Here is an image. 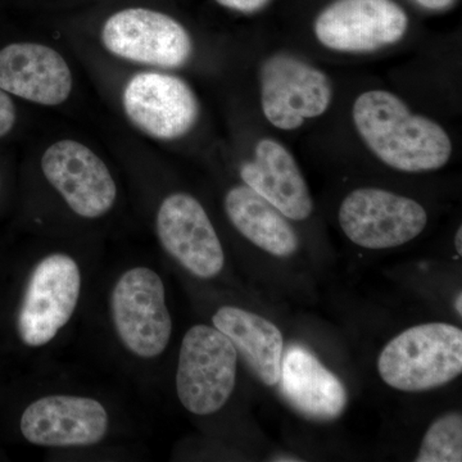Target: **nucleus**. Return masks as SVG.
I'll return each mask as SVG.
<instances>
[{
	"label": "nucleus",
	"mask_w": 462,
	"mask_h": 462,
	"mask_svg": "<svg viewBox=\"0 0 462 462\" xmlns=\"http://www.w3.org/2000/svg\"><path fill=\"white\" fill-rule=\"evenodd\" d=\"M352 118L366 147L397 171H437L452 156L448 133L436 121L413 114L391 91L360 94L352 107Z\"/></svg>",
	"instance_id": "f257e3e1"
},
{
	"label": "nucleus",
	"mask_w": 462,
	"mask_h": 462,
	"mask_svg": "<svg viewBox=\"0 0 462 462\" xmlns=\"http://www.w3.org/2000/svg\"><path fill=\"white\" fill-rule=\"evenodd\" d=\"M380 378L402 392L442 387L462 373V331L446 322L416 325L394 337L378 358Z\"/></svg>",
	"instance_id": "f03ea898"
},
{
	"label": "nucleus",
	"mask_w": 462,
	"mask_h": 462,
	"mask_svg": "<svg viewBox=\"0 0 462 462\" xmlns=\"http://www.w3.org/2000/svg\"><path fill=\"white\" fill-rule=\"evenodd\" d=\"M238 351L215 327L194 325L182 338L176 392L194 415L220 411L236 388Z\"/></svg>",
	"instance_id": "7ed1b4c3"
},
{
	"label": "nucleus",
	"mask_w": 462,
	"mask_h": 462,
	"mask_svg": "<svg viewBox=\"0 0 462 462\" xmlns=\"http://www.w3.org/2000/svg\"><path fill=\"white\" fill-rule=\"evenodd\" d=\"M261 108L276 129L293 132L330 107L333 84L318 67L293 54H273L260 69Z\"/></svg>",
	"instance_id": "20e7f679"
},
{
	"label": "nucleus",
	"mask_w": 462,
	"mask_h": 462,
	"mask_svg": "<svg viewBox=\"0 0 462 462\" xmlns=\"http://www.w3.org/2000/svg\"><path fill=\"white\" fill-rule=\"evenodd\" d=\"M112 320L118 338L133 355H162L172 334L162 279L148 267L127 270L116 282L111 297Z\"/></svg>",
	"instance_id": "39448f33"
},
{
	"label": "nucleus",
	"mask_w": 462,
	"mask_h": 462,
	"mask_svg": "<svg viewBox=\"0 0 462 462\" xmlns=\"http://www.w3.org/2000/svg\"><path fill=\"white\" fill-rule=\"evenodd\" d=\"M339 225L358 247L389 249L418 238L428 224L415 199L379 188H358L343 199Z\"/></svg>",
	"instance_id": "423d86ee"
},
{
	"label": "nucleus",
	"mask_w": 462,
	"mask_h": 462,
	"mask_svg": "<svg viewBox=\"0 0 462 462\" xmlns=\"http://www.w3.org/2000/svg\"><path fill=\"white\" fill-rule=\"evenodd\" d=\"M81 273L74 258L50 254L36 264L18 314V334L29 346L48 345L74 315Z\"/></svg>",
	"instance_id": "0eeeda50"
},
{
	"label": "nucleus",
	"mask_w": 462,
	"mask_h": 462,
	"mask_svg": "<svg viewBox=\"0 0 462 462\" xmlns=\"http://www.w3.org/2000/svg\"><path fill=\"white\" fill-rule=\"evenodd\" d=\"M109 53L142 65L178 69L190 60L189 32L172 17L145 8H129L112 14L102 29Z\"/></svg>",
	"instance_id": "6e6552de"
},
{
	"label": "nucleus",
	"mask_w": 462,
	"mask_h": 462,
	"mask_svg": "<svg viewBox=\"0 0 462 462\" xmlns=\"http://www.w3.org/2000/svg\"><path fill=\"white\" fill-rule=\"evenodd\" d=\"M409 17L393 0H336L316 18L322 47L343 53H367L402 41Z\"/></svg>",
	"instance_id": "1a4fd4ad"
},
{
	"label": "nucleus",
	"mask_w": 462,
	"mask_h": 462,
	"mask_svg": "<svg viewBox=\"0 0 462 462\" xmlns=\"http://www.w3.org/2000/svg\"><path fill=\"white\" fill-rule=\"evenodd\" d=\"M123 106L134 126L162 142L187 135L199 118V98L189 85L162 72L133 76L125 85Z\"/></svg>",
	"instance_id": "9d476101"
},
{
	"label": "nucleus",
	"mask_w": 462,
	"mask_h": 462,
	"mask_svg": "<svg viewBox=\"0 0 462 462\" xmlns=\"http://www.w3.org/2000/svg\"><path fill=\"white\" fill-rule=\"evenodd\" d=\"M42 170L51 187L76 215L98 218L111 211L117 188L102 158L81 143L60 141L42 157Z\"/></svg>",
	"instance_id": "9b49d317"
},
{
	"label": "nucleus",
	"mask_w": 462,
	"mask_h": 462,
	"mask_svg": "<svg viewBox=\"0 0 462 462\" xmlns=\"http://www.w3.org/2000/svg\"><path fill=\"white\" fill-rule=\"evenodd\" d=\"M156 226L162 247L188 272L202 279L223 272L220 238L203 206L190 194L166 197L158 209Z\"/></svg>",
	"instance_id": "f8f14e48"
},
{
	"label": "nucleus",
	"mask_w": 462,
	"mask_h": 462,
	"mask_svg": "<svg viewBox=\"0 0 462 462\" xmlns=\"http://www.w3.org/2000/svg\"><path fill=\"white\" fill-rule=\"evenodd\" d=\"M20 428L27 442L35 446H93L107 436L108 413L93 398L57 394L30 404Z\"/></svg>",
	"instance_id": "ddd939ff"
},
{
	"label": "nucleus",
	"mask_w": 462,
	"mask_h": 462,
	"mask_svg": "<svg viewBox=\"0 0 462 462\" xmlns=\"http://www.w3.org/2000/svg\"><path fill=\"white\" fill-rule=\"evenodd\" d=\"M72 72L57 51L14 42L0 51V89L42 106H60L72 91Z\"/></svg>",
	"instance_id": "4468645a"
},
{
	"label": "nucleus",
	"mask_w": 462,
	"mask_h": 462,
	"mask_svg": "<svg viewBox=\"0 0 462 462\" xmlns=\"http://www.w3.org/2000/svg\"><path fill=\"white\" fill-rule=\"evenodd\" d=\"M240 178L289 220H306L314 212V199L296 158L278 141L261 139L254 160L240 167Z\"/></svg>",
	"instance_id": "2eb2a0df"
},
{
	"label": "nucleus",
	"mask_w": 462,
	"mask_h": 462,
	"mask_svg": "<svg viewBox=\"0 0 462 462\" xmlns=\"http://www.w3.org/2000/svg\"><path fill=\"white\" fill-rule=\"evenodd\" d=\"M281 382L289 403L307 418L334 420L345 412V385L303 346H291L282 356Z\"/></svg>",
	"instance_id": "dca6fc26"
},
{
	"label": "nucleus",
	"mask_w": 462,
	"mask_h": 462,
	"mask_svg": "<svg viewBox=\"0 0 462 462\" xmlns=\"http://www.w3.org/2000/svg\"><path fill=\"white\" fill-rule=\"evenodd\" d=\"M212 322L230 339L264 385L273 387L281 382L284 339L275 324L234 306L218 309Z\"/></svg>",
	"instance_id": "f3484780"
},
{
	"label": "nucleus",
	"mask_w": 462,
	"mask_h": 462,
	"mask_svg": "<svg viewBox=\"0 0 462 462\" xmlns=\"http://www.w3.org/2000/svg\"><path fill=\"white\" fill-rule=\"evenodd\" d=\"M224 206L230 223L256 247L276 257L296 254L300 239L289 218L247 185L231 188Z\"/></svg>",
	"instance_id": "a211bd4d"
},
{
	"label": "nucleus",
	"mask_w": 462,
	"mask_h": 462,
	"mask_svg": "<svg viewBox=\"0 0 462 462\" xmlns=\"http://www.w3.org/2000/svg\"><path fill=\"white\" fill-rule=\"evenodd\" d=\"M416 462L462 461V416L460 412L445 413L438 418L422 438Z\"/></svg>",
	"instance_id": "6ab92c4d"
},
{
	"label": "nucleus",
	"mask_w": 462,
	"mask_h": 462,
	"mask_svg": "<svg viewBox=\"0 0 462 462\" xmlns=\"http://www.w3.org/2000/svg\"><path fill=\"white\" fill-rule=\"evenodd\" d=\"M16 123V108L5 90L0 89V138L7 135Z\"/></svg>",
	"instance_id": "aec40b11"
},
{
	"label": "nucleus",
	"mask_w": 462,
	"mask_h": 462,
	"mask_svg": "<svg viewBox=\"0 0 462 462\" xmlns=\"http://www.w3.org/2000/svg\"><path fill=\"white\" fill-rule=\"evenodd\" d=\"M218 5L225 8L233 9V11L245 12V14H252V12L260 11L269 3V0H216Z\"/></svg>",
	"instance_id": "412c9836"
},
{
	"label": "nucleus",
	"mask_w": 462,
	"mask_h": 462,
	"mask_svg": "<svg viewBox=\"0 0 462 462\" xmlns=\"http://www.w3.org/2000/svg\"><path fill=\"white\" fill-rule=\"evenodd\" d=\"M422 8L430 9V11H445L454 5L456 0H415Z\"/></svg>",
	"instance_id": "4be33fe9"
},
{
	"label": "nucleus",
	"mask_w": 462,
	"mask_h": 462,
	"mask_svg": "<svg viewBox=\"0 0 462 462\" xmlns=\"http://www.w3.org/2000/svg\"><path fill=\"white\" fill-rule=\"evenodd\" d=\"M455 248H456V252H457V254H458V256H461V254H462V229H461V226L458 227L457 233H456Z\"/></svg>",
	"instance_id": "5701e85b"
},
{
	"label": "nucleus",
	"mask_w": 462,
	"mask_h": 462,
	"mask_svg": "<svg viewBox=\"0 0 462 462\" xmlns=\"http://www.w3.org/2000/svg\"><path fill=\"white\" fill-rule=\"evenodd\" d=\"M455 309H456V311H457V314L462 316V294H461V291H460V293L457 294V298H456Z\"/></svg>",
	"instance_id": "b1692460"
}]
</instances>
